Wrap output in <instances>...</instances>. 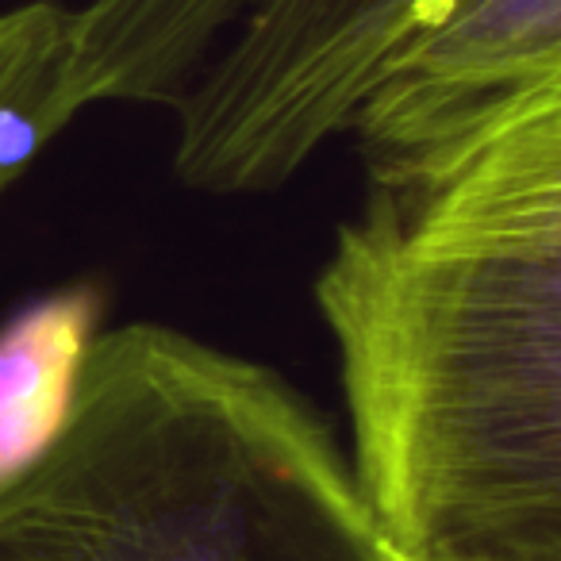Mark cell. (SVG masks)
I'll return each mask as SVG.
<instances>
[{
  "mask_svg": "<svg viewBox=\"0 0 561 561\" xmlns=\"http://www.w3.org/2000/svg\"><path fill=\"white\" fill-rule=\"evenodd\" d=\"M316 308L381 542L404 561H561V93L369 170Z\"/></svg>",
  "mask_w": 561,
  "mask_h": 561,
  "instance_id": "6da1fadb",
  "label": "cell"
},
{
  "mask_svg": "<svg viewBox=\"0 0 561 561\" xmlns=\"http://www.w3.org/2000/svg\"><path fill=\"white\" fill-rule=\"evenodd\" d=\"M331 420L273 366L96 328L50 438L0 473V561H389Z\"/></svg>",
  "mask_w": 561,
  "mask_h": 561,
  "instance_id": "7a4b0ae2",
  "label": "cell"
},
{
  "mask_svg": "<svg viewBox=\"0 0 561 561\" xmlns=\"http://www.w3.org/2000/svg\"><path fill=\"white\" fill-rule=\"evenodd\" d=\"M450 4L250 0L173 104L178 181L208 196H265L289 185Z\"/></svg>",
  "mask_w": 561,
  "mask_h": 561,
  "instance_id": "3957f363",
  "label": "cell"
},
{
  "mask_svg": "<svg viewBox=\"0 0 561 561\" xmlns=\"http://www.w3.org/2000/svg\"><path fill=\"white\" fill-rule=\"evenodd\" d=\"M542 93H561V0H454L354 112L369 170L443 154Z\"/></svg>",
  "mask_w": 561,
  "mask_h": 561,
  "instance_id": "277c9868",
  "label": "cell"
},
{
  "mask_svg": "<svg viewBox=\"0 0 561 561\" xmlns=\"http://www.w3.org/2000/svg\"><path fill=\"white\" fill-rule=\"evenodd\" d=\"M250 0H85L70 9L62 104H178Z\"/></svg>",
  "mask_w": 561,
  "mask_h": 561,
  "instance_id": "5b68a950",
  "label": "cell"
},
{
  "mask_svg": "<svg viewBox=\"0 0 561 561\" xmlns=\"http://www.w3.org/2000/svg\"><path fill=\"white\" fill-rule=\"evenodd\" d=\"M96 328V297L73 289L0 331V473L32 458L62 423Z\"/></svg>",
  "mask_w": 561,
  "mask_h": 561,
  "instance_id": "8992f818",
  "label": "cell"
},
{
  "mask_svg": "<svg viewBox=\"0 0 561 561\" xmlns=\"http://www.w3.org/2000/svg\"><path fill=\"white\" fill-rule=\"evenodd\" d=\"M70 9L27 0L0 12V193L73 124L62 104Z\"/></svg>",
  "mask_w": 561,
  "mask_h": 561,
  "instance_id": "52a82bcc",
  "label": "cell"
},
{
  "mask_svg": "<svg viewBox=\"0 0 561 561\" xmlns=\"http://www.w3.org/2000/svg\"><path fill=\"white\" fill-rule=\"evenodd\" d=\"M389 561H404V558H397V553H392V558H389Z\"/></svg>",
  "mask_w": 561,
  "mask_h": 561,
  "instance_id": "ba28073f",
  "label": "cell"
}]
</instances>
